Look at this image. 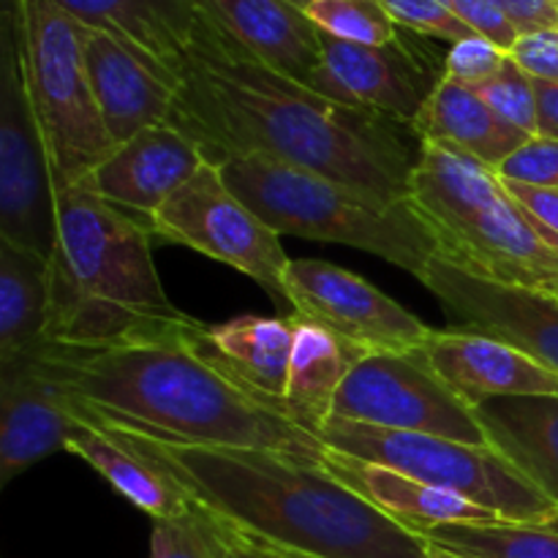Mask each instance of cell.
Wrapping results in <instances>:
<instances>
[{"mask_svg":"<svg viewBox=\"0 0 558 558\" xmlns=\"http://www.w3.org/2000/svg\"><path fill=\"white\" fill-rule=\"evenodd\" d=\"M496 172L507 183H523L534 185V189L558 191V140L532 136L507 161H501V167Z\"/></svg>","mask_w":558,"mask_h":558,"instance_id":"obj_33","label":"cell"},{"mask_svg":"<svg viewBox=\"0 0 558 558\" xmlns=\"http://www.w3.org/2000/svg\"><path fill=\"white\" fill-rule=\"evenodd\" d=\"M327 450L396 469L407 477L450 490L507 523L556 526L554 501L496 447L466 445L445 436L374 428L330 417L322 428Z\"/></svg>","mask_w":558,"mask_h":558,"instance_id":"obj_8","label":"cell"},{"mask_svg":"<svg viewBox=\"0 0 558 558\" xmlns=\"http://www.w3.org/2000/svg\"><path fill=\"white\" fill-rule=\"evenodd\" d=\"M150 558H218L210 521L199 510L178 521H153Z\"/></svg>","mask_w":558,"mask_h":558,"instance_id":"obj_32","label":"cell"},{"mask_svg":"<svg viewBox=\"0 0 558 558\" xmlns=\"http://www.w3.org/2000/svg\"><path fill=\"white\" fill-rule=\"evenodd\" d=\"M423 283L452 325L512 343L558 374V300L554 294L485 281L439 256L425 270Z\"/></svg>","mask_w":558,"mask_h":558,"instance_id":"obj_14","label":"cell"},{"mask_svg":"<svg viewBox=\"0 0 558 558\" xmlns=\"http://www.w3.org/2000/svg\"><path fill=\"white\" fill-rule=\"evenodd\" d=\"M441 76L445 63L436 65L423 47L403 38V31L396 41L379 47L322 33V96L374 109L409 129Z\"/></svg>","mask_w":558,"mask_h":558,"instance_id":"obj_13","label":"cell"},{"mask_svg":"<svg viewBox=\"0 0 558 558\" xmlns=\"http://www.w3.org/2000/svg\"><path fill=\"white\" fill-rule=\"evenodd\" d=\"M205 163V153L189 134L172 123H158L114 147L90 180L109 205L150 232L156 213Z\"/></svg>","mask_w":558,"mask_h":558,"instance_id":"obj_16","label":"cell"},{"mask_svg":"<svg viewBox=\"0 0 558 558\" xmlns=\"http://www.w3.org/2000/svg\"><path fill=\"white\" fill-rule=\"evenodd\" d=\"M409 202L434 234L436 256L458 270L545 292L558 283V248L529 221L488 163L423 145Z\"/></svg>","mask_w":558,"mask_h":558,"instance_id":"obj_5","label":"cell"},{"mask_svg":"<svg viewBox=\"0 0 558 558\" xmlns=\"http://www.w3.org/2000/svg\"><path fill=\"white\" fill-rule=\"evenodd\" d=\"M550 294H554V298L558 300V283H556V287H554V289H550Z\"/></svg>","mask_w":558,"mask_h":558,"instance_id":"obj_44","label":"cell"},{"mask_svg":"<svg viewBox=\"0 0 558 558\" xmlns=\"http://www.w3.org/2000/svg\"><path fill=\"white\" fill-rule=\"evenodd\" d=\"M169 123L210 163L267 156L387 202L409 199L423 150L409 125L270 69L202 11Z\"/></svg>","mask_w":558,"mask_h":558,"instance_id":"obj_1","label":"cell"},{"mask_svg":"<svg viewBox=\"0 0 558 558\" xmlns=\"http://www.w3.org/2000/svg\"><path fill=\"white\" fill-rule=\"evenodd\" d=\"M537 90V136L558 140V85L534 80Z\"/></svg>","mask_w":558,"mask_h":558,"instance_id":"obj_39","label":"cell"},{"mask_svg":"<svg viewBox=\"0 0 558 558\" xmlns=\"http://www.w3.org/2000/svg\"><path fill=\"white\" fill-rule=\"evenodd\" d=\"M521 36L558 27V0H499Z\"/></svg>","mask_w":558,"mask_h":558,"instance_id":"obj_38","label":"cell"},{"mask_svg":"<svg viewBox=\"0 0 558 558\" xmlns=\"http://www.w3.org/2000/svg\"><path fill=\"white\" fill-rule=\"evenodd\" d=\"M80 25L109 33L156 74L180 85L196 27V0H54Z\"/></svg>","mask_w":558,"mask_h":558,"instance_id":"obj_18","label":"cell"},{"mask_svg":"<svg viewBox=\"0 0 558 558\" xmlns=\"http://www.w3.org/2000/svg\"><path fill=\"white\" fill-rule=\"evenodd\" d=\"M189 341L238 385L283 414L292 374L294 314L238 316L221 325L196 322L189 330Z\"/></svg>","mask_w":558,"mask_h":558,"instance_id":"obj_20","label":"cell"},{"mask_svg":"<svg viewBox=\"0 0 558 558\" xmlns=\"http://www.w3.org/2000/svg\"><path fill=\"white\" fill-rule=\"evenodd\" d=\"M93 425L172 480L194 510L256 548L292 558H436L423 534L376 510L325 461Z\"/></svg>","mask_w":558,"mask_h":558,"instance_id":"obj_2","label":"cell"},{"mask_svg":"<svg viewBox=\"0 0 558 558\" xmlns=\"http://www.w3.org/2000/svg\"><path fill=\"white\" fill-rule=\"evenodd\" d=\"M420 349L441 381L472 409L496 398L558 396L556 371L485 332L430 330Z\"/></svg>","mask_w":558,"mask_h":558,"instance_id":"obj_17","label":"cell"},{"mask_svg":"<svg viewBox=\"0 0 558 558\" xmlns=\"http://www.w3.org/2000/svg\"><path fill=\"white\" fill-rule=\"evenodd\" d=\"M289 3L300 5V9H308V5H311V3H314V0H289Z\"/></svg>","mask_w":558,"mask_h":558,"instance_id":"obj_42","label":"cell"},{"mask_svg":"<svg viewBox=\"0 0 558 558\" xmlns=\"http://www.w3.org/2000/svg\"><path fill=\"white\" fill-rule=\"evenodd\" d=\"M436 550L456 558H558V529L529 523H447L425 529Z\"/></svg>","mask_w":558,"mask_h":558,"instance_id":"obj_28","label":"cell"},{"mask_svg":"<svg viewBox=\"0 0 558 558\" xmlns=\"http://www.w3.org/2000/svg\"><path fill=\"white\" fill-rule=\"evenodd\" d=\"M325 466L336 474L341 483L357 490L363 499H368L376 510L390 515L401 526L412 532H425L447 523H494L501 521L494 512L483 510L474 501L450 490L434 488L428 483L407 477L396 469L379 466V463L363 461V458L343 456V452L327 450Z\"/></svg>","mask_w":558,"mask_h":558,"instance_id":"obj_22","label":"cell"},{"mask_svg":"<svg viewBox=\"0 0 558 558\" xmlns=\"http://www.w3.org/2000/svg\"><path fill=\"white\" fill-rule=\"evenodd\" d=\"M332 417L490 447L477 409L441 381L423 349L357 360L338 390Z\"/></svg>","mask_w":558,"mask_h":558,"instance_id":"obj_10","label":"cell"},{"mask_svg":"<svg viewBox=\"0 0 558 558\" xmlns=\"http://www.w3.org/2000/svg\"><path fill=\"white\" fill-rule=\"evenodd\" d=\"M65 450L96 469L123 499L147 512L153 521H178L194 512L189 496L172 480L87 420H80Z\"/></svg>","mask_w":558,"mask_h":558,"instance_id":"obj_26","label":"cell"},{"mask_svg":"<svg viewBox=\"0 0 558 558\" xmlns=\"http://www.w3.org/2000/svg\"><path fill=\"white\" fill-rule=\"evenodd\" d=\"M20 63L52 161L54 189L87 178L114 150L87 74L82 25L54 0H22Z\"/></svg>","mask_w":558,"mask_h":558,"instance_id":"obj_7","label":"cell"},{"mask_svg":"<svg viewBox=\"0 0 558 558\" xmlns=\"http://www.w3.org/2000/svg\"><path fill=\"white\" fill-rule=\"evenodd\" d=\"M0 240L52 256L58 194L20 63L16 25L0 22Z\"/></svg>","mask_w":558,"mask_h":558,"instance_id":"obj_11","label":"cell"},{"mask_svg":"<svg viewBox=\"0 0 558 558\" xmlns=\"http://www.w3.org/2000/svg\"><path fill=\"white\" fill-rule=\"evenodd\" d=\"M387 14L396 20L401 31L414 36L441 38V41L458 44L463 38H472V27L447 5V0H381Z\"/></svg>","mask_w":558,"mask_h":558,"instance_id":"obj_31","label":"cell"},{"mask_svg":"<svg viewBox=\"0 0 558 558\" xmlns=\"http://www.w3.org/2000/svg\"><path fill=\"white\" fill-rule=\"evenodd\" d=\"M254 548H256V545H254ZM262 550V556H265V558H292V556H281V554H272V550H265V548H259Z\"/></svg>","mask_w":558,"mask_h":558,"instance_id":"obj_41","label":"cell"},{"mask_svg":"<svg viewBox=\"0 0 558 558\" xmlns=\"http://www.w3.org/2000/svg\"><path fill=\"white\" fill-rule=\"evenodd\" d=\"M477 414L490 447L510 458L558 510V396L496 398Z\"/></svg>","mask_w":558,"mask_h":558,"instance_id":"obj_24","label":"cell"},{"mask_svg":"<svg viewBox=\"0 0 558 558\" xmlns=\"http://www.w3.org/2000/svg\"><path fill=\"white\" fill-rule=\"evenodd\" d=\"M238 199L272 232L368 251L423 281L436 240L412 202L368 191L267 156H229L216 163Z\"/></svg>","mask_w":558,"mask_h":558,"instance_id":"obj_6","label":"cell"},{"mask_svg":"<svg viewBox=\"0 0 558 558\" xmlns=\"http://www.w3.org/2000/svg\"><path fill=\"white\" fill-rule=\"evenodd\" d=\"M49 314V256L0 240V363L36 352Z\"/></svg>","mask_w":558,"mask_h":558,"instance_id":"obj_27","label":"cell"},{"mask_svg":"<svg viewBox=\"0 0 558 558\" xmlns=\"http://www.w3.org/2000/svg\"><path fill=\"white\" fill-rule=\"evenodd\" d=\"M447 5L472 27V33L488 38L505 52H512V47L521 38L499 0H447Z\"/></svg>","mask_w":558,"mask_h":558,"instance_id":"obj_35","label":"cell"},{"mask_svg":"<svg viewBox=\"0 0 558 558\" xmlns=\"http://www.w3.org/2000/svg\"><path fill=\"white\" fill-rule=\"evenodd\" d=\"M505 185L515 196L518 205L526 210L529 221L539 229V234L558 248V191L534 189V185L523 183H507V180Z\"/></svg>","mask_w":558,"mask_h":558,"instance_id":"obj_37","label":"cell"},{"mask_svg":"<svg viewBox=\"0 0 558 558\" xmlns=\"http://www.w3.org/2000/svg\"><path fill=\"white\" fill-rule=\"evenodd\" d=\"M150 234L234 267L270 294L278 316L292 314L287 292L292 259L283 251L281 234L234 196L216 163L207 161L178 194L169 196L153 218Z\"/></svg>","mask_w":558,"mask_h":558,"instance_id":"obj_9","label":"cell"},{"mask_svg":"<svg viewBox=\"0 0 558 558\" xmlns=\"http://www.w3.org/2000/svg\"><path fill=\"white\" fill-rule=\"evenodd\" d=\"M510 58L532 80L556 82L558 85V27L556 31H539L521 36L515 47H512Z\"/></svg>","mask_w":558,"mask_h":558,"instance_id":"obj_36","label":"cell"},{"mask_svg":"<svg viewBox=\"0 0 558 558\" xmlns=\"http://www.w3.org/2000/svg\"><path fill=\"white\" fill-rule=\"evenodd\" d=\"M322 33L352 44H390L401 36L381 0H314L305 9Z\"/></svg>","mask_w":558,"mask_h":558,"instance_id":"obj_29","label":"cell"},{"mask_svg":"<svg viewBox=\"0 0 558 558\" xmlns=\"http://www.w3.org/2000/svg\"><path fill=\"white\" fill-rule=\"evenodd\" d=\"M207 521H210V518H207ZM210 526H213V532H216L218 558H265L259 548H254V545L245 543V539L234 537V534L227 532V529L216 526L213 521H210Z\"/></svg>","mask_w":558,"mask_h":558,"instance_id":"obj_40","label":"cell"},{"mask_svg":"<svg viewBox=\"0 0 558 558\" xmlns=\"http://www.w3.org/2000/svg\"><path fill=\"white\" fill-rule=\"evenodd\" d=\"M76 425L74 401L36 352L0 363V485L65 450Z\"/></svg>","mask_w":558,"mask_h":558,"instance_id":"obj_15","label":"cell"},{"mask_svg":"<svg viewBox=\"0 0 558 558\" xmlns=\"http://www.w3.org/2000/svg\"><path fill=\"white\" fill-rule=\"evenodd\" d=\"M44 343L82 352L180 338L196 319L169 303L153 234L109 205L90 174L60 185Z\"/></svg>","mask_w":558,"mask_h":558,"instance_id":"obj_4","label":"cell"},{"mask_svg":"<svg viewBox=\"0 0 558 558\" xmlns=\"http://www.w3.org/2000/svg\"><path fill=\"white\" fill-rule=\"evenodd\" d=\"M436 550V548H434ZM436 558H456V556H447V554H441V550H436Z\"/></svg>","mask_w":558,"mask_h":558,"instance_id":"obj_43","label":"cell"},{"mask_svg":"<svg viewBox=\"0 0 558 558\" xmlns=\"http://www.w3.org/2000/svg\"><path fill=\"white\" fill-rule=\"evenodd\" d=\"M507 58H510V52L496 47V44L488 41V38L483 36L463 38V41L452 44L450 52L445 54V80L477 87L480 82L499 74L501 65L507 63Z\"/></svg>","mask_w":558,"mask_h":558,"instance_id":"obj_34","label":"cell"},{"mask_svg":"<svg viewBox=\"0 0 558 558\" xmlns=\"http://www.w3.org/2000/svg\"><path fill=\"white\" fill-rule=\"evenodd\" d=\"M82 44L93 96L114 147L150 125L169 123L178 98L174 82L156 74L140 54L109 33L82 25Z\"/></svg>","mask_w":558,"mask_h":558,"instance_id":"obj_19","label":"cell"},{"mask_svg":"<svg viewBox=\"0 0 558 558\" xmlns=\"http://www.w3.org/2000/svg\"><path fill=\"white\" fill-rule=\"evenodd\" d=\"M474 90L483 96V101L488 104L490 112L501 123L510 125L518 134L529 136V140L537 136V90H534L532 76L515 60L507 58L499 74L480 82Z\"/></svg>","mask_w":558,"mask_h":558,"instance_id":"obj_30","label":"cell"},{"mask_svg":"<svg viewBox=\"0 0 558 558\" xmlns=\"http://www.w3.org/2000/svg\"><path fill=\"white\" fill-rule=\"evenodd\" d=\"M357 363L352 352L325 327L294 314V352L283 414L303 430L322 436L343 379Z\"/></svg>","mask_w":558,"mask_h":558,"instance_id":"obj_25","label":"cell"},{"mask_svg":"<svg viewBox=\"0 0 558 558\" xmlns=\"http://www.w3.org/2000/svg\"><path fill=\"white\" fill-rule=\"evenodd\" d=\"M189 330L172 341L101 352L41 343L36 354L65 387L82 420L178 445L272 450L325 461V441L196 352Z\"/></svg>","mask_w":558,"mask_h":558,"instance_id":"obj_3","label":"cell"},{"mask_svg":"<svg viewBox=\"0 0 558 558\" xmlns=\"http://www.w3.org/2000/svg\"><path fill=\"white\" fill-rule=\"evenodd\" d=\"M292 314L330 330L357 360L368 354L412 352L430 327L387 298L363 276L322 259H292L287 267Z\"/></svg>","mask_w":558,"mask_h":558,"instance_id":"obj_12","label":"cell"},{"mask_svg":"<svg viewBox=\"0 0 558 558\" xmlns=\"http://www.w3.org/2000/svg\"><path fill=\"white\" fill-rule=\"evenodd\" d=\"M420 145L466 153L488 167L499 169L529 136L501 123L474 87L441 76L436 90L412 123Z\"/></svg>","mask_w":558,"mask_h":558,"instance_id":"obj_23","label":"cell"},{"mask_svg":"<svg viewBox=\"0 0 558 558\" xmlns=\"http://www.w3.org/2000/svg\"><path fill=\"white\" fill-rule=\"evenodd\" d=\"M248 52L319 93L322 31L289 0H196Z\"/></svg>","mask_w":558,"mask_h":558,"instance_id":"obj_21","label":"cell"}]
</instances>
